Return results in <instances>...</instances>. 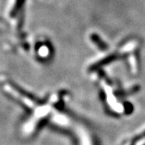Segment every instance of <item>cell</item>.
Segmentation results:
<instances>
[{
  "instance_id": "cell-1",
  "label": "cell",
  "mask_w": 145,
  "mask_h": 145,
  "mask_svg": "<svg viewBox=\"0 0 145 145\" xmlns=\"http://www.w3.org/2000/svg\"><path fill=\"white\" fill-rule=\"evenodd\" d=\"M9 85L10 86V87H12V88L14 89L15 90H16V92H18V93H20V95L22 96H24V98H27V99H29V100H31L32 102H34L35 103L37 104V105H41V104H44V99H39L38 98H36L35 95H33L32 93H29V92H27L26 91L25 89H22L20 86H19L16 83L13 82H9Z\"/></svg>"
},
{
  "instance_id": "cell-3",
  "label": "cell",
  "mask_w": 145,
  "mask_h": 145,
  "mask_svg": "<svg viewBox=\"0 0 145 145\" xmlns=\"http://www.w3.org/2000/svg\"><path fill=\"white\" fill-rule=\"evenodd\" d=\"M90 38H91V40L96 44V46H98L99 49H101V50H106L108 48L107 44L105 41H103L102 40V38L99 35H97L95 33H93L91 35V36H90Z\"/></svg>"
},
{
  "instance_id": "cell-2",
  "label": "cell",
  "mask_w": 145,
  "mask_h": 145,
  "mask_svg": "<svg viewBox=\"0 0 145 145\" xmlns=\"http://www.w3.org/2000/svg\"><path fill=\"white\" fill-rule=\"evenodd\" d=\"M123 57V56H119L118 54H112V55H110L108 57H106V58H104L103 60H102V61H100L98 63H96V64H94L92 67L90 68V69L91 70H94V69H96L97 68L101 67V66H103V65H106V64H108V63L112 62V61H114L115 60H118L119 59L120 57Z\"/></svg>"
},
{
  "instance_id": "cell-4",
  "label": "cell",
  "mask_w": 145,
  "mask_h": 145,
  "mask_svg": "<svg viewBox=\"0 0 145 145\" xmlns=\"http://www.w3.org/2000/svg\"><path fill=\"white\" fill-rule=\"evenodd\" d=\"M6 95L7 96H8V98H10L12 101H15V102H16L17 103L19 104V105H20V106H22L23 108L25 110H26L27 112H28V113H31V109H30V107L28 106H27L26 104H24L22 101H20V100H19V99H17L16 98H15L13 95H11L10 93H6Z\"/></svg>"
}]
</instances>
